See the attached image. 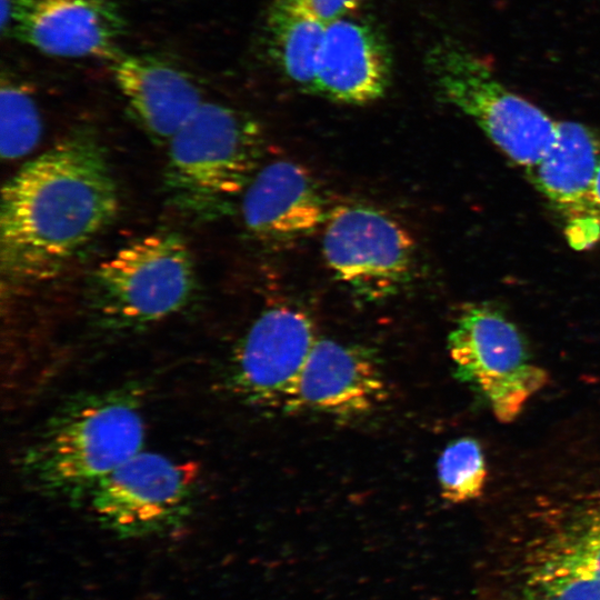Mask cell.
<instances>
[{
  "label": "cell",
  "instance_id": "1",
  "mask_svg": "<svg viewBox=\"0 0 600 600\" xmlns=\"http://www.w3.org/2000/svg\"><path fill=\"white\" fill-rule=\"evenodd\" d=\"M119 204L98 137L88 128L69 133L2 187V271L14 280L52 274L114 220Z\"/></svg>",
  "mask_w": 600,
  "mask_h": 600
},
{
  "label": "cell",
  "instance_id": "2",
  "mask_svg": "<svg viewBox=\"0 0 600 600\" xmlns=\"http://www.w3.org/2000/svg\"><path fill=\"white\" fill-rule=\"evenodd\" d=\"M141 400L133 383L66 400L22 450V477L51 498H88L101 480L143 450Z\"/></svg>",
  "mask_w": 600,
  "mask_h": 600
},
{
  "label": "cell",
  "instance_id": "3",
  "mask_svg": "<svg viewBox=\"0 0 600 600\" xmlns=\"http://www.w3.org/2000/svg\"><path fill=\"white\" fill-rule=\"evenodd\" d=\"M262 142L250 116L203 101L168 141L163 189L170 204L197 221L229 213L260 168Z\"/></svg>",
  "mask_w": 600,
  "mask_h": 600
},
{
  "label": "cell",
  "instance_id": "4",
  "mask_svg": "<svg viewBox=\"0 0 600 600\" xmlns=\"http://www.w3.org/2000/svg\"><path fill=\"white\" fill-rule=\"evenodd\" d=\"M196 288L193 256L177 232L134 239L102 261L89 281V308L103 329L128 331L180 311Z\"/></svg>",
  "mask_w": 600,
  "mask_h": 600
},
{
  "label": "cell",
  "instance_id": "5",
  "mask_svg": "<svg viewBox=\"0 0 600 600\" xmlns=\"http://www.w3.org/2000/svg\"><path fill=\"white\" fill-rule=\"evenodd\" d=\"M439 98L469 117L510 160L529 172L558 136V122L509 88L480 53L453 39L428 52Z\"/></svg>",
  "mask_w": 600,
  "mask_h": 600
},
{
  "label": "cell",
  "instance_id": "6",
  "mask_svg": "<svg viewBox=\"0 0 600 600\" xmlns=\"http://www.w3.org/2000/svg\"><path fill=\"white\" fill-rule=\"evenodd\" d=\"M448 351L458 379L478 391L503 423L518 418L549 380L516 324L489 303L461 310L448 337Z\"/></svg>",
  "mask_w": 600,
  "mask_h": 600
},
{
  "label": "cell",
  "instance_id": "7",
  "mask_svg": "<svg viewBox=\"0 0 600 600\" xmlns=\"http://www.w3.org/2000/svg\"><path fill=\"white\" fill-rule=\"evenodd\" d=\"M194 463L141 450L101 480L88 497L98 521L120 538L170 533L191 514Z\"/></svg>",
  "mask_w": 600,
  "mask_h": 600
},
{
  "label": "cell",
  "instance_id": "8",
  "mask_svg": "<svg viewBox=\"0 0 600 600\" xmlns=\"http://www.w3.org/2000/svg\"><path fill=\"white\" fill-rule=\"evenodd\" d=\"M323 224L324 260L334 277L359 296L383 299L409 281L414 240L390 214L348 203L334 207Z\"/></svg>",
  "mask_w": 600,
  "mask_h": 600
},
{
  "label": "cell",
  "instance_id": "9",
  "mask_svg": "<svg viewBox=\"0 0 600 600\" xmlns=\"http://www.w3.org/2000/svg\"><path fill=\"white\" fill-rule=\"evenodd\" d=\"M519 600H600V488L569 503L530 543Z\"/></svg>",
  "mask_w": 600,
  "mask_h": 600
},
{
  "label": "cell",
  "instance_id": "10",
  "mask_svg": "<svg viewBox=\"0 0 600 600\" xmlns=\"http://www.w3.org/2000/svg\"><path fill=\"white\" fill-rule=\"evenodd\" d=\"M1 33L43 54L113 61L126 20L114 0H1Z\"/></svg>",
  "mask_w": 600,
  "mask_h": 600
},
{
  "label": "cell",
  "instance_id": "11",
  "mask_svg": "<svg viewBox=\"0 0 600 600\" xmlns=\"http://www.w3.org/2000/svg\"><path fill=\"white\" fill-rule=\"evenodd\" d=\"M316 341L307 313L289 306L268 308L234 350L232 390L250 404L284 407Z\"/></svg>",
  "mask_w": 600,
  "mask_h": 600
},
{
  "label": "cell",
  "instance_id": "12",
  "mask_svg": "<svg viewBox=\"0 0 600 600\" xmlns=\"http://www.w3.org/2000/svg\"><path fill=\"white\" fill-rule=\"evenodd\" d=\"M600 168V137L576 121L558 122V136L540 162L527 172L533 186L564 222L576 249L600 240V209L596 194Z\"/></svg>",
  "mask_w": 600,
  "mask_h": 600
},
{
  "label": "cell",
  "instance_id": "13",
  "mask_svg": "<svg viewBox=\"0 0 600 600\" xmlns=\"http://www.w3.org/2000/svg\"><path fill=\"white\" fill-rule=\"evenodd\" d=\"M386 396L383 373L370 351L317 339L283 408L353 417L372 411Z\"/></svg>",
  "mask_w": 600,
  "mask_h": 600
},
{
  "label": "cell",
  "instance_id": "14",
  "mask_svg": "<svg viewBox=\"0 0 600 600\" xmlns=\"http://www.w3.org/2000/svg\"><path fill=\"white\" fill-rule=\"evenodd\" d=\"M390 79L389 46L371 21L353 13L327 23L312 93L362 106L380 99Z\"/></svg>",
  "mask_w": 600,
  "mask_h": 600
},
{
  "label": "cell",
  "instance_id": "15",
  "mask_svg": "<svg viewBox=\"0 0 600 600\" xmlns=\"http://www.w3.org/2000/svg\"><path fill=\"white\" fill-rule=\"evenodd\" d=\"M241 213L254 238L284 243L313 232L329 212L310 172L297 162L277 160L258 169L242 194Z\"/></svg>",
  "mask_w": 600,
  "mask_h": 600
},
{
  "label": "cell",
  "instance_id": "16",
  "mask_svg": "<svg viewBox=\"0 0 600 600\" xmlns=\"http://www.w3.org/2000/svg\"><path fill=\"white\" fill-rule=\"evenodd\" d=\"M109 63L129 109L153 140L168 142L203 102L192 77L164 58L122 52Z\"/></svg>",
  "mask_w": 600,
  "mask_h": 600
},
{
  "label": "cell",
  "instance_id": "17",
  "mask_svg": "<svg viewBox=\"0 0 600 600\" xmlns=\"http://www.w3.org/2000/svg\"><path fill=\"white\" fill-rule=\"evenodd\" d=\"M327 24L294 0H276L267 19L270 54L293 84L313 92Z\"/></svg>",
  "mask_w": 600,
  "mask_h": 600
},
{
  "label": "cell",
  "instance_id": "18",
  "mask_svg": "<svg viewBox=\"0 0 600 600\" xmlns=\"http://www.w3.org/2000/svg\"><path fill=\"white\" fill-rule=\"evenodd\" d=\"M42 133L39 108L29 88L8 72L0 86V152L3 160L27 156Z\"/></svg>",
  "mask_w": 600,
  "mask_h": 600
},
{
  "label": "cell",
  "instance_id": "19",
  "mask_svg": "<svg viewBox=\"0 0 600 600\" xmlns=\"http://www.w3.org/2000/svg\"><path fill=\"white\" fill-rule=\"evenodd\" d=\"M437 474L444 500L463 503L479 498L488 476L479 442L464 437L449 443L438 459Z\"/></svg>",
  "mask_w": 600,
  "mask_h": 600
},
{
  "label": "cell",
  "instance_id": "20",
  "mask_svg": "<svg viewBox=\"0 0 600 600\" xmlns=\"http://www.w3.org/2000/svg\"><path fill=\"white\" fill-rule=\"evenodd\" d=\"M320 21L330 23L357 13L364 0H294Z\"/></svg>",
  "mask_w": 600,
  "mask_h": 600
},
{
  "label": "cell",
  "instance_id": "21",
  "mask_svg": "<svg viewBox=\"0 0 600 600\" xmlns=\"http://www.w3.org/2000/svg\"><path fill=\"white\" fill-rule=\"evenodd\" d=\"M596 194H597V200H598V204H599V209H600V168H599V172H598V177H597Z\"/></svg>",
  "mask_w": 600,
  "mask_h": 600
}]
</instances>
